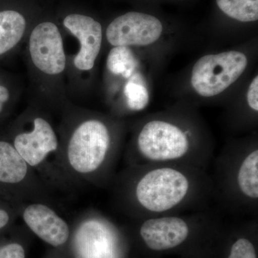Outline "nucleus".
<instances>
[{"instance_id":"1","label":"nucleus","mask_w":258,"mask_h":258,"mask_svg":"<svg viewBox=\"0 0 258 258\" xmlns=\"http://www.w3.org/2000/svg\"><path fill=\"white\" fill-rule=\"evenodd\" d=\"M124 178L125 203L137 220L200 211L213 201L211 176L199 168L129 165Z\"/></svg>"},{"instance_id":"2","label":"nucleus","mask_w":258,"mask_h":258,"mask_svg":"<svg viewBox=\"0 0 258 258\" xmlns=\"http://www.w3.org/2000/svg\"><path fill=\"white\" fill-rule=\"evenodd\" d=\"M227 223L219 208L137 220L134 239L145 257L219 258Z\"/></svg>"},{"instance_id":"3","label":"nucleus","mask_w":258,"mask_h":258,"mask_svg":"<svg viewBox=\"0 0 258 258\" xmlns=\"http://www.w3.org/2000/svg\"><path fill=\"white\" fill-rule=\"evenodd\" d=\"M189 125L170 118L148 120L137 132L129 165L176 164L208 171L213 161L212 148Z\"/></svg>"},{"instance_id":"4","label":"nucleus","mask_w":258,"mask_h":258,"mask_svg":"<svg viewBox=\"0 0 258 258\" xmlns=\"http://www.w3.org/2000/svg\"><path fill=\"white\" fill-rule=\"evenodd\" d=\"M213 162V173L210 176L213 201L216 202L218 208L235 215L257 217V145L230 148Z\"/></svg>"},{"instance_id":"5","label":"nucleus","mask_w":258,"mask_h":258,"mask_svg":"<svg viewBox=\"0 0 258 258\" xmlns=\"http://www.w3.org/2000/svg\"><path fill=\"white\" fill-rule=\"evenodd\" d=\"M112 137L108 125L97 119L83 122L68 147V159L74 171L91 174L108 169L112 162Z\"/></svg>"},{"instance_id":"6","label":"nucleus","mask_w":258,"mask_h":258,"mask_svg":"<svg viewBox=\"0 0 258 258\" xmlns=\"http://www.w3.org/2000/svg\"><path fill=\"white\" fill-rule=\"evenodd\" d=\"M247 64V56L239 51L203 56L194 66L191 86L200 96H217L238 80Z\"/></svg>"},{"instance_id":"7","label":"nucleus","mask_w":258,"mask_h":258,"mask_svg":"<svg viewBox=\"0 0 258 258\" xmlns=\"http://www.w3.org/2000/svg\"><path fill=\"white\" fill-rule=\"evenodd\" d=\"M162 32V24L155 17L130 12L110 23L106 38L114 47L147 46L157 42Z\"/></svg>"},{"instance_id":"8","label":"nucleus","mask_w":258,"mask_h":258,"mask_svg":"<svg viewBox=\"0 0 258 258\" xmlns=\"http://www.w3.org/2000/svg\"><path fill=\"white\" fill-rule=\"evenodd\" d=\"M75 244L80 258L123 257L119 232L103 219L84 222L76 235Z\"/></svg>"},{"instance_id":"9","label":"nucleus","mask_w":258,"mask_h":258,"mask_svg":"<svg viewBox=\"0 0 258 258\" xmlns=\"http://www.w3.org/2000/svg\"><path fill=\"white\" fill-rule=\"evenodd\" d=\"M29 51L32 62L44 74L55 76L66 69L63 40L53 23L45 22L33 29L29 40Z\"/></svg>"},{"instance_id":"10","label":"nucleus","mask_w":258,"mask_h":258,"mask_svg":"<svg viewBox=\"0 0 258 258\" xmlns=\"http://www.w3.org/2000/svg\"><path fill=\"white\" fill-rule=\"evenodd\" d=\"M63 25L80 42L79 52L74 59L76 69L83 71L92 69L101 48V24L87 15L71 14L64 18Z\"/></svg>"},{"instance_id":"11","label":"nucleus","mask_w":258,"mask_h":258,"mask_svg":"<svg viewBox=\"0 0 258 258\" xmlns=\"http://www.w3.org/2000/svg\"><path fill=\"white\" fill-rule=\"evenodd\" d=\"M13 146L28 166H37L43 162L50 153L55 152L58 141L49 122L37 118L34 120L31 132L18 134Z\"/></svg>"},{"instance_id":"12","label":"nucleus","mask_w":258,"mask_h":258,"mask_svg":"<svg viewBox=\"0 0 258 258\" xmlns=\"http://www.w3.org/2000/svg\"><path fill=\"white\" fill-rule=\"evenodd\" d=\"M23 220L37 236L54 247L67 242L69 225L54 210L42 204H32L23 212Z\"/></svg>"},{"instance_id":"13","label":"nucleus","mask_w":258,"mask_h":258,"mask_svg":"<svg viewBox=\"0 0 258 258\" xmlns=\"http://www.w3.org/2000/svg\"><path fill=\"white\" fill-rule=\"evenodd\" d=\"M219 258H258L257 217L227 224Z\"/></svg>"},{"instance_id":"14","label":"nucleus","mask_w":258,"mask_h":258,"mask_svg":"<svg viewBox=\"0 0 258 258\" xmlns=\"http://www.w3.org/2000/svg\"><path fill=\"white\" fill-rule=\"evenodd\" d=\"M28 165L14 146L0 141V184H16L27 176Z\"/></svg>"},{"instance_id":"15","label":"nucleus","mask_w":258,"mask_h":258,"mask_svg":"<svg viewBox=\"0 0 258 258\" xmlns=\"http://www.w3.org/2000/svg\"><path fill=\"white\" fill-rule=\"evenodd\" d=\"M26 29L23 15L15 10L0 11V55L16 46Z\"/></svg>"},{"instance_id":"16","label":"nucleus","mask_w":258,"mask_h":258,"mask_svg":"<svg viewBox=\"0 0 258 258\" xmlns=\"http://www.w3.org/2000/svg\"><path fill=\"white\" fill-rule=\"evenodd\" d=\"M222 13L230 18L242 22L257 21L258 0H216Z\"/></svg>"},{"instance_id":"17","label":"nucleus","mask_w":258,"mask_h":258,"mask_svg":"<svg viewBox=\"0 0 258 258\" xmlns=\"http://www.w3.org/2000/svg\"><path fill=\"white\" fill-rule=\"evenodd\" d=\"M107 68L112 74L129 79L137 69V62L128 47H113L107 57Z\"/></svg>"},{"instance_id":"18","label":"nucleus","mask_w":258,"mask_h":258,"mask_svg":"<svg viewBox=\"0 0 258 258\" xmlns=\"http://www.w3.org/2000/svg\"><path fill=\"white\" fill-rule=\"evenodd\" d=\"M124 87V95L129 109L134 111L144 110L149 103V93L142 76L134 74L129 78Z\"/></svg>"},{"instance_id":"19","label":"nucleus","mask_w":258,"mask_h":258,"mask_svg":"<svg viewBox=\"0 0 258 258\" xmlns=\"http://www.w3.org/2000/svg\"><path fill=\"white\" fill-rule=\"evenodd\" d=\"M0 258H25V250L20 244H9L0 247Z\"/></svg>"},{"instance_id":"20","label":"nucleus","mask_w":258,"mask_h":258,"mask_svg":"<svg viewBox=\"0 0 258 258\" xmlns=\"http://www.w3.org/2000/svg\"><path fill=\"white\" fill-rule=\"evenodd\" d=\"M247 104L252 111H258V76L252 80L249 85L247 95Z\"/></svg>"},{"instance_id":"21","label":"nucleus","mask_w":258,"mask_h":258,"mask_svg":"<svg viewBox=\"0 0 258 258\" xmlns=\"http://www.w3.org/2000/svg\"><path fill=\"white\" fill-rule=\"evenodd\" d=\"M9 90L5 86L0 85V113L3 111L4 104L9 100Z\"/></svg>"},{"instance_id":"22","label":"nucleus","mask_w":258,"mask_h":258,"mask_svg":"<svg viewBox=\"0 0 258 258\" xmlns=\"http://www.w3.org/2000/svg\"><path fill=\"white\" fill-rule=\"evenodd\" d=\"M10 221V215L0 205V231L8 225Z\"/></svg>"}]
</instances>
